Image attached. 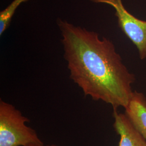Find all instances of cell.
Wrapping results in <instances>:
<instances>
[{"mask_svg": "<svg viewBox=\"0 0 146 146\" xmlns=\"http://www.w3.org/2000/svg\"><path fill=\"white\" fill-rule=\"evenodd\" d=\"M70 77L85 96L113 109L128 106L133 94L134 74L123 63L109 39L93 31L58 20Z\"/></svg>", "mask_w": 146, "mask_h": 146, "instance_id": "1", "label": "cell"}, {"mask_svg": "<svg viewBox=\"0 0 146 146\" xmlns=\"http://www.w3.org/2000/svg\"><path fill=\"white\" fill-rule=\"evenodd\" d=\"M29 120L19 110L0 100V146H28L43 143L26 123Z\"/></svg>", "mask_w": 146, "mask_h": 146, "instance_id": "2", "label": "cell"}, {"mask_svg": "<svg viewBox=\"0 0 146 146\" xmlns=\"http://www.w3.org/2000/svg\"><path fill=\"white\" fill-rule=\"evenodd\" d=\"M110 5L115 11L119 26L138 50L140 58H146V21L136 18L125 9L122 0H89Z\"/></svg>", "mask_w": 146, "mask_h": 146, "instance_id": "3", "label": "cell"}, {"mask_svg": "<svg viewBox=\"0 0 146 146\" xmlns=\"http://www.w3.org/2000/svg\"><path fill=\"white\" fill-rule=\"evenodd\" d=\"M114 127L120 136L119 146H146V140L136 129L125 114L114 109Z\"/></svg>", "mask_w": 146, "mask_h": 146, "instance_id": "4", "label": "cell"}, {"mask_svg": "<svg viewBox=\"0 0 146 146\" xmlns=\"http://www.w3.org/2000/svg\"><path fill=\"white\" fill-rule=\"evenodd\" d=\"M125 109V115L146 140V98L144 94L134 91Z\"/></svg>", "mask_w": 146, "mask_h": 146, "instance_id": "5", "label": "cell"}, {"mask_svg": "<svg viewBox=\"0 0 146 146\" xmlns=\"http://www.w3.org/2000/svg\"><path fill=\"white\" fill-rule=\"evenodd\" d=\"M29 0H13L9 5L0 13V35L1 36L11 23L16 11L23 3Z\"/></svg>", "mask_w": 146, "mask_h": 146, "instance_id": "6", "label": "cell"}, {"mask_svg": "<svg viewBox=\"0 0 146 146\" xmlns=\"http://www.w3.org/2000/svg\"><path fill=\"white\" fill-rule=\"evenodd\" d=\"M28 146H58L56 145H44L43 143L42 144H38V145H30Z\"/></svg>", "mask_w": 146, "mask_h": 146, "instance_id": "7", "label": "cell"}]
</instances>
